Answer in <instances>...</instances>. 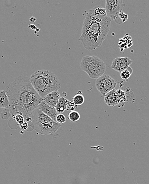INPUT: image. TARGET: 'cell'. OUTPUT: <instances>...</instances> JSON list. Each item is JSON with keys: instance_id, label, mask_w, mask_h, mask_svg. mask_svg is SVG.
<instances>
[{"instance_id": "9c48e42d", "label": "cell", "mask_w": 149, "mask_h": 184, "mask_svg": "<svg viewBox=\"0 0 149 184\" xmlns=\"http://www.w3.org/2000/svg\"><path fill=\"white\" fill-rule=\"evenodd\" d=\"M116 97L118 107H123L125 104L129 103L133 98V94L132 91L128 89L126 91L119 89L116 90Z\"/></svg>"}, {"instance_id": "8992f818", "label": "cell", "mask_w": 149, "mask_h": 184, "mask_svg": "<svg viewBox=\"0 0 149 184\" xmlns=\"http://www.w3.org/2000/svg\"><path fill=\"white\" fill-rule=\"evenodd\" d=\"M117 82L112 77L108 75H103L96 79V88L103 96H105L108 93L115 89Z\"/></svg>"}, {"instance_id": "8fae6325", "label": "cell", "mask_w": 149, "mask_h": 184, "mask_svg": "<svg viewBox=\"0 0 149 184\" xmlns=\"http://www.w3.org/2000/svg\"><path fill=\"white\" fill-rule=\"evenodd\" d=\"M60 97H60V93L58 91H56L46 95V96L42 98V99L46 104H47L51 107L55 108Z\"/></svg>"}, {"instance_id": "ffe728a7", "label": "cell", "mask_w": 149, "mask_h": 184, "mask_svg": "<svg viewBox=\"0 0 149 184\" xmlns=\"http://www.w3.org/2000/svg\"><path fill=\"white\" fill-rule=\"evenodd\" d=\"M13 117L15 118L17 123L19 124L20 126L22 125L25 122V118L23 117V115H21V114H17Z\"/></svg>"}, {"instance_id": "d6986e66", "label": "cell", "mask_w": 149, "mask_h": 184, "mask_svg": "<svg viewBox=\"0 0 149 184\" xmlns=\"http://www.w3.org/2000/svg\"><path fill=\"white\" fill-rule=\"evenodd\" d=\"M68 119L69 121L73 122H76L79 120L81 116L79 113L76 111H72L68 114Z\"/></svg>"}, {"instance_id": "4fadbf2b", "label": "cell", "mask_w": 149, "mask_h": 184, "mask_svg": "<svg viewBox=\"0 0 149 184\" xmlns=\"http://www.w3.org/2000/svg\"><path fill=\"white\" fill-rule=\"evenodd\" d=\"M68 100L65 97H61L56 105L55 108L58 114H62L66 110V104Z\"/></svg>"}, {"instance_id": "30bf717a", "label": "cell", "mask_w": 149, "mask_h": 184, "mask_svg": "<svg viewBox=\"0 0 149 184\" xmlns=\"http://www.w3.org/2000/svg\"><path fill=\"white\" fill-rule=\"evenodd\" d=\"M38 108L41 111L42 113L50 117L54 121H56V117L58 114L55 108L51 107L46 104L43 101L40 104Z\"/></svg>"}, {"instance_id": "9a60e30c", "label": "cell", "mask_w": 149, "mask_h": 184, "mask_svg": "<svg viewBox=\"0 0 149 184\" xmlns=\"http://www.w3.org/2000/svg\"><path fill=\"white\" fill-rule=\"evenodd\" d=\"M94 15L99 17H107V13L105 8L101 6H97L91 9Z\"/></svg>"}, {"instance_id": "ac0fdd59", "label": "cell", "mask_w": 149, "mask_h": 184, "mask_svg": "<svg viewBox=\"0 0 149 184\" xmlns=\"http://www.w3.org/2000/svg\"><path fill=\"white\" fill-rule=\"evenodd\" d=\"M73 103L76 106L83 105L85 101V98L83 95L81 94H76L73 98Z\"/></svg>"}, {"instance_id": "7c38bea8", "label": "cell", "mask_w": 149, "mask_h": 184, "mask_svg": "<svg viewBox=\"0 0 149 184\" xmlns=\"http://www.w3.org/2000/svg\"><path fill=\"white\" fill-rule=\"evenodd\" d=\"M104 101L110 107H114L118 105L115 89L112 90L106 94L104 96Z\"/></svg>"}, {"instance_id": "5b68a950", "label": "cell", "mask_w": 149, "mask_h": 184, "mask_svg": "<svg viewBox=\"0 0 149 184\" xmlns=\"http://www.w3.org/2000/svg\"><path fill=\"white\" fill-rule=\"evenodd\" d=\"M81 68L92 79H97L105 72L106 64L98 56L86 55L81 62Z\"/></svg>"}, {"instance_id": "ba28073f", "label": "cell", "mask_w": 149, "mask_h": 184, "mask_svg": "<svg viewBox=\"0 0 149 184\" xmlns=\"http://www.w3.org/2000/svg\"><path fill=\"white\" fill-rule=\"evenodd\" d=\"M132 63V61L127 57H118L112 62L111 68L118 72H121Z\"/></svg>"}, {"instance_id": "52a82bcc", "label": "cell", "mask_w": 149, "mask_h": 184, "mask_svg": "<svg viewBox=\"0 0 149 184\" xmlns=\"http://www.w3.org/2000/svg\"><path fill=\"white\" fill-rule=\"evenodd\" d=\"M107 17L114 20L119 13L122 12L125 4L122 0H106Z\"/></svg>"}, {"instance_id": "e0dca14e", "label": "cell", "mask_w": 149, "mask_h": 184, "mask_svg": "<svg viewBox=\"0 0 149 184\" xmlns=\"http://www.w3.org/2000/svg\"><path fill=\"white\" fill-rule=\"evenodd\" d=\"M127 19H128V15L122 11L118 13V15L116 16L114 20L115 21L116 23L122 24L127 21Z\"/></svg>"}, {"instance_id": "6da1fadb", "label": "cell", "mask_w": 149, "mask_h": 184, "mask_svg": "<svg viewBox=\"0 0 149 184\" xmlns=\"http://www.w3.org/2000/svg\"><path fill=\"white\" fill-rule=\"evenodd\" d=\"M8 97L10 114L23 115L25 119L30 117L43 99L31 84L30 77L20 76L5 89Z\"/></svg>"}, {"instance_id": "7a4b0ae2", "label": "cell", "mask_w": 149, "mask_h": 184, "mask_svg": "<svg viewBox=\"0 0 149 184\" xmlns=\"http://www.w3.org/2000/svg\"><path fill=\"white\" fill-rule=\"evenodd\" d=\"M112 21L109 17L94 15L90 10L85 17L79 39L84 47L89 51L100 47L110 32Z\"/></svg>"}, {"instance_id": "2e32d148", "label": "cell", "mask_w": 149, "mask_h": 184, "mask_svg": "<svg viewBox=\"0 0 149 184\" xmlns=\"http://www.w3.org/2000/svg\"><path fill=\"white\" fill-rule=\"evenodd\" d=\"M132 69L130 66H128L121 72V77L124 81H127L132 75Z\"/></svg>"}, {"instance_id": "3957f363", "label": "cell", "mask_w": 149, "mask_h": 184, "mask_svg": "<svg viewBox=\"0 0 149 184\" xmlns=\"http://www.w3.org/2000/svg\"><path fill=\"white\" fill-rule=\"evenodd\" d=\"M30 79L32 86L42 98L60 88V80L50 71L44 70L37 71L31 75Z\"/></svg>"}, {"instance_id": "44dd1931", "label": "cell", "mask_w": 149, "mask_h": 184, "mask_svg": "<svg viewBox=\"0 0 149 184\" xmlns=\"http://www.w3.org/2000/svg\"><path fill=\"white\" fill-rule=\"evenodd\" d=\"M56 121L58 123L62 124L66 121V118L62 114H58L56 117Z\"/></svg>"}, {"instance_id": "277c9868", "label": "cell", "mask_w": 149, "mask_h": 184, "mask_svg": "<svg viewBox=\"0 0 149 184\" xmlns=\"http://www.w3.org/2000/svg\"><path fill=\"white\" fill-rule=\"evenodd\" d=\"M30 117L33 130L42 135H52L61 127V124L54 121L38 108L31 113Z\"/></svg>"}, {"instance_id": "7402d4cb", "label": "cell", "mask_w": 149, "mask_h": 184, "mask_svg": "<svg viewBox=\"0 0 149 184\" xmlns=\"http://www.w3.org/2000/svg\"><path fill=\"white\" fill-rule=\"evenodd\" d=\"M76 107V106L74 105L73 101H68L66 104V111H74Z\"/></svg>"}, {"instance_id": "5bb4252c", "label": "cell", "mask_w": 149, "mask_h": 184, "mask_svg": "<svg viewBox=\"0 0 149 184\" xmlns=\"http://www.w3.org/2000/svg\"><path fill=\"white\" fill-rule=\"evenodd\" d=\"M10 103L5 90L0 91V108L8 109Z\"/></svg>"}]
</instances>
